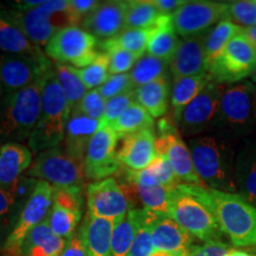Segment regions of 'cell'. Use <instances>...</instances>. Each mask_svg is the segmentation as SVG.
<instances>
[{"label":"cell","mask_w":256,"mask_h":256,"mask_svg":"<svg viewBox=\"0 0 256 256\" xmlns=\"http://www.w3.org/2000/svg\"><path fill=\"white\" fill-rule=\"evenodd\" d=\"M114 220L98 218L87 214L80 226L84 241L87 256H113L112 252V234Z\"/></svg>","instance_id":"obj_27"},{"label":"cell","mask_w":256,"mask_h":256,"mask_svg":"<svg viewBox=\"0 0 256 256\" xmlns=\"http://www.w3.org/2000/svg\"><path fill=\"white\" fill-rule=\"evenodd\" d=\"M0 50L14 55L46 56L40 46L25 36L20 28L10 17L8 11L0 12Z\"/></svg>","instance_id":"obj_29"},{"label":"cell","mask_w":256,"mask_h":256,"mask_svg":"<svg viewBox=\"0 0 256 256\" xmlns=\"http://www.w3.org/2000/svg\"><path fill=\"white\" fill-rule=\"evenodd\" d=\"M249 81H250L252 83H254V84L256 86V66H255V69L252 70L250 78H249Z\"/></svg>","instance_id":"obj_55"},{"label":"cell","mask_w":256,"mask_h":256,"mask_svg":"<svg viewBox=\"0 0 256 256\" xmlns=\"http://www.w3.org/2000/svg\"><path fill=\"white\" fill-rule=\"evenodd\" d=\"M110 127L113 128L120 136H130L142 130H154V119L145 108L134 102Z\"/></svg>","instance_id":"obj_35"},{"label":"cell","mask_w":256,"mask_h":256,"mask_svg":"<svg viewBox=\"0 0 256 256\" xmlns=\"http://www.w3.org/2000/svg\"></svg>","instance_id":"obj_61"},{"label":"cell","mask_w":256,"mask_h":256,"mask_svg":"<svg viewBox=\"0 0 256 256\" xmlns=\"http://www.w3.org/2000/svg\"><path fill=\"white\" fill-rule=\"evenodd\" d=\"M136 104L151 114L153 119L164 116L168 112V101L171 100V89L168 76L156 80L148 84L134 89Z\"/></svg>","instance_id":"obj_30"},{"label":"cell","mask_w":256,"mask_h":256,"mask_svg":"<svg viewBox=\"0 0 256 256\" xmlns=\"http://www.w3.org/2000/svg\"><path fill=\"white\" fill-rule=\"evenodd\" d=\"M224 256H256V252L247 250V249L229 248Z\"/></svg>","instance_id":"obj_52"},{"label":"cell","mask_w":256,"mask_h":256,"mask_svg":"<svg viewBox=\"0 0 256 256\" xmlns=\"http://www.w3.org/2000/svg\"><path fill=\"white\" fill-rule=\"evenodd\" d=\"M55 188L44 180H38L34 192L25 202L14 230L5 242L10 256H22V246L28 234L49 216Z\"/></svg>","instance_id":"obj_12"},{"label":"cell","mask_w":256,"mask_h":256,"mask_svg":"<svg viewBox=\"0 0 256 256\" xmlns=\"http://www.w3.org/2000/svg\"><path fill=\"white\" fill-rule=\"evenodd\" d=\"M100 126V121L92 119L78 110L72 112L66 122L63 148L74 159L84 164L89 142Z\"/></svg>","instance_id":"obj_25"},{"label":"cell","mask_w":256,"mask_h":256,"mask_svg":"<svg viewBox=\"0 0 256 256\" xmlns=\"http://www.w3.org/2000/svg\"><path fill=\"white\" fill-rule=\"evenodd\" d=\"M116 156L122 168L132 171L148 168L158 156L154 130H146L120 136Z\"/></svg>","instance_id":"obj_20"},{"label":"cell","mask_w":256,"mask_h":256,"mask_svg":"<svg viewBox=\"0 0 256 256\" xmlns=\"http://www.w3.org/2000/svg\"><path fill=\"white\" fill-rule=\"evenodd\" d=\"M98 90L107 101L112 98H115V96L124 94V92L134 90L130 72L120 74V75H110L107 81L101 87L98 88Z\"/></svg>","instance_id":"obj_46"},{"label":"cell","mask_w":256,"mask_h":256,"mask_svg":"<svg viewBox=\"0 0 256 256\" xmlns=\"http://www.w3.org/2000/svg\"><path fill=\"white\" fill-rule=\"evenodd\" d=\"M235 174L238 194L256 206V134L238 144Z\"/></svg>","instance_id":"obj_26"},{"label":"cell","mask_w":256,"mask_h":256,"mask_svg":"<svg viewBox=\"0 0 256 256\" xmlns=\"http://www.w3.org/2000/svg\"><path fill=\"white\" fill-rule=\"evenodd\" d=\"M83 188H56L48 222L57 236L69 238L82 220Z\"/></svg>","instance_id":"obj_18"},{"label":"cell","mask_w":256,"mask_h":256,"mask_svg":"<svg viewBox=\"0 0 256 256\" xmlns=\"http://www.w3.org/2000/svg\"><path fill=\"white\" fill-rule=\"evenodd\" d=\"M255 115H256V90H255Z\"/></svg>","instance_id":"obj_56"},{"label":"cell","mask_w":256,"mask_h":256,"mask_svg":"<svg viewBox=\"0 0 256 256\" xmlns=\"http://www.w3.org/2000/svg\"><path fill=\"white\" fill-rule=\"evenodd\" d=\"M224 19H229L242 28H249L256 25V6L254 2H228Z\"/></svg>","instance_id":"obj_41"},{"label":"cell","mask_w":256,"mask_h":256,"mask_svg":"<svg viewBox=\"0 0 256 256\" xmlns=\"http://www.w3.org/2000/svg\"><path fill=\"white\" fill-rule=\"evenodd\" d=\"M54 66L46 56L31 57L6 54L0 57V82L10 94L28 87Z\"/></svg>","instance_id":"obj_17"},{"label":"cell","mask_w":256,"mask_h":256,"mask_svg":"<svg viewBox=\"0 0 256 256\" xmlns=\"http://www.w3.org/2000/svg\"><path fill=\"white\" fill-rule=\"evenodd\" d=\"M136 190L127 179L124 183L114 177L92 182L87 186V214L115 222L136 209Z\"/></svg>","instance_id":"obj_8"},{"label":"cell","mask_w":256,"mask_h":256,"mask_svg":"<svg viewBox=\"0 0 256 256\" xmlns=\"http://www.w3.org/2000/svg\"><path fill=\"white\" fill-rule=\"evenodd\" d=\"M0 150H2V146H0Z\"/></svg>","instance_id":"obj_60"},{"label":"cell","mask_w":256,"mask_h":256,"mask_svg":"<svg viewBox=\"0 0 256 256\" xmlns=\"http://www.w3.org/2000/svg\"><path fill=\"white\" fill-rule=\"evenodd\" d=\"M226 8L228 2H186L171 16L172 24L183 40L200 36L224 19Z\"/></svg>","instance_id":"obj_16"},{"label":"cell","mask_w":256,"mask_h":256,"mask_svg":"<svg viewBox=\"0 0 256 256\" xmlns=\"http://www.w3.org/2000/svg\"><path fill=\"white\" fill-rule=\"evenodd\" d=\"M140 226V209H134L122 218L115 220L112 234L113 256H128Z\"/></svg>","instance_id":"obj_33"},{"label":"cell","mask_w":256,"mask_h":256,"mask_svg":"<svg viewBox=\"0 0 256 256\" xmlns=\"http://www.w3.org/2000/svg\"><path fill=\"white\" fill-rule=\"evenodd\" d=\"M154 252L152 235L146 218V209H140V226L128 256H151Z\"/></svg>","instance_id":"obj_42"},{"label":"cell","mask_w":256,"mask_h":256,"mask_svg":"<svg viewBox=\"0 0 256 256\" xmlns=\"http://www.w3.org/2000/svg\"><path fill=\"white\" fill-rule=\"evenodd\" d=\"M151 256H184L182 254H177V252H164V250H156L152 252Z\"/></svg>","instance_id":"obj_54"},{"label":"cell","mask_w":256,"mask_h":256,"mask_svg":"<svg viewBox=\"0 0 256 256\" xmlns=\"http://www.w3.org/2000/svg\"><path fill=\"white\" fill-rule=\"evenodd\" d=\"M206 34L184 38L179 42L177 50L168 63L170 72L174 81L208 72V58L204 48Z\"/></svg>","instance_id":"obj_22"},{"label":"cell","mask_w":256,"mask_h":256,"mask_svg":"<svg viewBox=\"0 0 256 256\" xmlns=\"http://www.w3.org/2000/svg\"><path fill=\"white\" fill-rule=\"evenodd\" d=\"M136 102L134 98V90L124 92L115 98H112L106 104V110L104 118H102L100 124L101 126H110L115 120H118L130 108V104Z\"/></svg>","instance_id":"obj_43"},{"label":"cell","mask_w":256,"mask_h":256,"mask_svg":"<svg viewBox=\"0 0 256 256\" xmlns=\"http://www.w3.org/2000/svg\"><path fill=\"white\" fill-rule=\"evenodd\" d=\"M179 38L172 24L171 16H162L153 28L146 54L170 63L179 46Z\"/></svg>","instance_id":"obj_31"},{"label":"cell","mask_w":256,"mask_h":256,"mask_svg":"<svg viewBox=\"0 0 256 256\" xmlns=\"http://www.w3.org/2000/svg\"><path fill=\"white\" fill-rule=\"evenodd\" d=\"M188 146L197 174L204 185L218 191L238 194L235 174L238 145L212 133L190 138Z\"/></svg>","instance_id":"obj_1"},{"label":"cell","mask_w":256,"mask_h":256,"mask_svg":"<svg viewBox=\"0 0 256 256\" xmlns=\"http://www.w3.org/2000/svg\"><path fill=\"white\" fill-rule=\"evenodd\" d=\"M228 86L211 81L200 94L191 101L177 121L178 130L183 136L194 138L211 130L216 122L220 98Z\"/></svg>","instance_id":"obj_14"},{"label":"cell","mask_w":256,"mask_h":256,"mask_svg":"<svg viewBox=\"0 0 256 256\" xmlns=\"http://www.w3.org/2000/svg\"><path fill=\"white\" fill-rule=\"evenodd\" d=\"M100 2H96V0H69L70 8L81 22L86 16H88L98 8Z\"/></svg>","instance_id":"obj_50"},{"label":"cell","mask_w":256,"mask_h":256,"mask_svg":"<svg viewBox=\"0 0 256 256\" xmlns=\"http://www.w3.org/2000/svg\"><path fill=\"white\" fill-rule=\"evenodd\" d=\"M152 31L153 28H124L118 36L101 42L100 46L104 50V52L113 49H121L144 56L147 51Z\"/></svg>","instance_id":"obj_34"},{"label":"cell","mask_w":256,"mask_h":256,"mask_svg":"<svg viewBox=\"0 0 256 256\" xmlns=\"http://www.w3.org/2000/svg\"><path fill=\"white\" fill-rule=\"evenodd\" d=\"M254 2H255V6H256V0H254Z\"/></svg>","instance_id":"obj_59"},{"label":"cell","mask_w":256,"mask_h":256,"mask_svg":"<svg viewBox=\"0 0 256 256\" xmlns=\"http://www.w3.org/2000/svg\"><path fill=\"white\" fill-rule=\"evenodd\" d=\"M206 197L223 235L235 248L256 246V206L240 194L206 186Z\"/></svg>","instance_id":"obj_5"},{"label":"cell","mask_w":256,"mask_h":256,"mask_svg":"<svg viewBox=\"0 0 256 256\" xmlns=\"http://www.w3.org/2000/svg\"><path fill=\"white\" fill-rule=\"evenodd\" d=\"M126 12L127 2H101L94 11L83 18V30L95 37L110 40L124 30Z\"/></svg>","instance_id":"obj_21"},{"label":"cell","mask_w":256,"mask_h":256,"mask_svg":"<svg viewBox=\"0 0 256 256\" xmlns=\"http://www.w3.org/2000/svg\"><path fill=\"white\" fill-rule=\"evenodd\" d=\"M243 34L247 36L249 40H252V43L256 46V25L252 28H244V31H243Z\"/></svg>","instance_id":"obj_53"},{"label":"cell","mask_w":256,"mask_h":256,"mask_svg":"<svg viewBox=\"0 0 256 256\" xmlns=\"http://www.w3.org/2000/svg\"><path fill=\"white\" fill-rule=\"evenodd\" d=\"M66 243V238L52 232L46 218L28 234L22 256H62Z\"/></svg>","instance_id":"obj_28"},{"label":"cell","mask_w":256,"mask_h":256,"mask_svg":"<svg viewBox=\"0 0 256 256\" xmlns=\"http://www.w3.org/2000/svg\"><path fill=\"white\" fill-rule=\"evenodd\" d=\"M152 2L159 10L160 14L165 16H172L186 2L185 0H152Z\"/></svg>","instance_id":"obj_51"},{"label":"cell","mask_w":256,"mask_h":256,"mask_svg":"<svg viewBox=\"0 0 256 256\" xmlns=\"http://www.w3.org/2000/svg\"><path fill=\"white\" fill-rule=\"evenodd\" d=\"M156 150L158 154L168 159L179 180L184 184L206 186L194 168L190 148L185 144L178 128L168 120L159 121Z\"/></svg>","instance_id":"obj_13"},{"label":"cell","mask_w":256,"mask_h":256,"mask_svg":"<svg viewBox=\"0 0 256 256\" xmlns=\"http://www.w3.org/2000/svg\"><path fill=\"white\" fill-rule=\"evenodd\" d=\"M2 101H0V110H2Z\"/></svg>","instance_id":"obj_58"},{"label":"cell","mask_w":256,"mask_h":256,"mask_svg":"<svg viewBox=\"0 0 256 256\" xmlns=\"http://www.w3.org/2000/svg\"><path fill=\"white\" fill-rule=\"evenodd\" d=\"M110 57V75H120V74H128L133 69L136 63L142 58V55L130 52L121 49H113L106 51Z\"/></svg>","instance_id":"obj_44"},{"label":"cell","mask_w":256,"mask_h":256,"mask_svg":"<svg viewBox=\"0 0 256 256\" xmlns=\"http://www.w3.org/2000/svg\"><path fill=\"white\" fill-rule=\"evenodd\" d=\"M25 176L48 182L56 188H83L86 182L84 164L60 146L38 153Z\"/></svg>","instance_id":"obj_10"},{"label":"cell","mask_w":256,"mask_h":256,"mask_svg":"<svg viewBox=\"0 0 256 256\" xmlns=\"http://www.w3.org/2000/svg\"><path fill=\"white\" fill-rule=\"evenodd\" d=\"M124 178L132 183L138 200L142 202L144 209L168 215V200L171 190L162 186L148 168L142 171H132L126 168Z\"/></svg>","instance_id":"obj_24"},{"label":"cell","mask_w":256,"mask_h":256,"mask_svg":"<svg viewBox=\"0 0 256 256\" xmlns=\"http://www.w3.org/2000/svg\"><path fill=\"white\" fill-rule=\"evenodd\" d=\"M98 38L82 28L68 26L54 34L46 46V55L56 63L68 64L74 68H84L100 55L96 46Z\"/></svg>","instance_id":"obj_11"},{"label":"cell","mask_w":256,"mask_h":256,"mask_svg":"<svg viewBox=\"0 0 256 256\" xmlns=\"http://www.w3.org/2000/svg\"><path fill=\"white\" fill-rule=\"evenodd\" d=\"M62 256H87V249L80 230H76L69 238H66Z\"/></svg>","instance_id":"obj_49"},{"label":"cell","mask_w":256,"mask_h":256,"mask_svg":"<svg viewBox=\"0 0 256 256\" xmlns=\"http://www.w3.org/2000/svg\"><path fill=\"white\" fill-rule=\"evenodd\" d=\"M162 14L156 8L153 2L147 0H130L127 2L124 28H151L162 19Z\"/></svg>","instance_id":"obj_37"},{"label":"cell","mask_w":256,"mask_h":256,"mask_svg":"<svg viewBox=\"0 0 256 256\" xmlns=\"http://www.w3.org/2000/svg\"><path fill=\"white\" fill-rule=\"evenodd\" d=\"M150 171L156 176V178L158 179L159 183L162 186L168 188V190H172L176 186H178L179 184H182V182L179 180L177 176H176L174 171L172 170L171 165L168 162V159L164 156L158 154L156 159L152 162V165L148 168Z\"/></svg>","instance_id":"obj_47"},{"label":"cell","mask_w":256,"mask_h":256,"mask_svg":"<svg viewBox=\"0 0 256 256\" xmlns=\"http://www.w3.org/2000/svg\"><path fill=\"white\" fill-rule=\"evenodd\" d=\"M229 247L222 241L206 242L202 246H194L188 256H224Z\"/></svg>","instance_id":"obj_48"},{"label":"cell","mask_w":256,"mask_h":256,"mask_svg":"<svg viewBox=\"0 0 256 256\" xmlns=\"http://www.w3.org/2000/svg\"><path fill=\"white\" fill-rule=\"evenodd\" d=\"M168 62L145 54L130 72L134 89L168 76Z\"/></svg>","instance_id":"obj_38"},{"label":"cell","mask_w":256,"mask_h":256,"mask_svg":"<svg viewBox=\"0 0 256 256\" xmlns=\"http://www.w3.org/2000/svg\"><path fill=\"white\" fill-rule=\"evenodd\" d=\"M120 136L110 126H100L89 142L84 156L86 179L104 180L118 174L122 165L118 159Z\"/></svg>","instance_id":"obj_15"},{"label":"cell","mask_w":256,"mask_h":256,"mask_svg":"<svg viewBox=\"0 0 256 256\" xmlns=\"http://www.w3.org/2000/svg\"><path fill=\"white\" fill-rule=\"evenodd\" d=\"M46 74L28 87L8 94L2 102L0 140L5 139L8 142L28 140L40 118L42 92Z\"/></svg>","instance_id":"obj_6"},{"label":"cell","mask_w":256,"mask_h":256,"mask_svg":"<svg viewBox=\"0 0 256 256\" xmlns=\"http://www.w3.org/2000/svg\"><path fill=\"white\" fill-rule=\"evenodd\" d=\"M255 66L256 46L242 32L210 60L208 74L214 82L230 86L248 80Z\"/></svg>","instance_id":"obj_9"},{"label":"cell","mask_w":256,"mask_h":256,"mask_svg":"<svg viewBox=\"0 0 256 256\" xmlns=\"http://www.w3.org/2000/svg\"><path fill=\"white\" fill-rule=\"evenodd\" d=\"M2 82H0V94H2Z\"/></svg>","instance_id":"obj_57"},{"label":"cell","mask_w":256,"mask_h":256,"mask_svg":"<svg viewBox=\"0 0 256 256\" xmlns=\"http://www.w3.org/2000/svg\"><path fill=\"white\" fill-rule=\"evenodd\" d=\"M256 86L249 80L230 84L220 98V110L214 124L215 133L238 145L256 134Z\"/></svg>","instance_id":"obj_3"},{"label":"cell","mask_w":256,"mask_h":256,"mask_svg":"<svg viewBox=\"0 0 256 256\" xmlns=\"http://www.w3.org/2000/svg\"><path fill=\"white\" fill-rule=\"evenodd\" d=\"M69 116L68 100L52 68L48 72L43 86L40 121L28 140L31 152L38 154L46 150L58 147L64 140Z\"/></svg>","instance_id":"obj_4"},{"label":"cell","mask_w":256,"mask_h":256,"mask_svg":"<svg viewBox=\"0 0 256 256\" xmlns=\"http://www.w3.org/2000/svg\"><path fill=\"white\" fill-rule=\"evenodd\" d=\"M211 81L212 80L208 72L176 80L171 89V106L176 122L179 120L185 107L194 101Z\"/></svg>","instance_id":"obj_32"},{"label":"cell","mask_w":256,"mask_h":256,"mask_svg":"<svg viewBox=\"0 0 256 256\" xmlns=\"http://www.w3.org/2000/svg\"><path fill=\"white\" fill-rule=\"evenodd\" d=\"M168 216L204 243L220 241L223 234L206 197V186L179 184L170 191Z\"/></svg>","instance_id":"obj_2"},{"label":"cell","mask_w":256,"mask_h":256,"mask_svg":"<svg viewBox=\"0 0 256 256\" xmlns=\"http://www.w3.org/2000/svg\"><path fill=\"white\" fill-rule=\"evenodd\" d=\"M243 30L244 28L234 24L229 19H222L220 23H217L215 26L209 30V32H206L204 48H206L208 66H209L210 60L218 56L224 48L230 43V40L242 34Z\"/></svg>","instance_id":"obj_36"},{"label":"cell","mask_w":256,"mask_h":256,"mask_svg":"<svg viewBox=\"0 0 256 256\" xmlns=\"http://www.w3.org/2000/svg\"><path fill=\"white\" fill-rule=\"evenodd\" d=\"M31 165L32 152L28 147L19 142L4 144L0 150V188L14 197L19 179Z\"/></svg>","instance_id":"obj_23"},{"label":"cell","mask_w":256,"mask_h":256,"mask_svg":"<svg viewBox=\"0 0 256 256\" xmlns=\"http://www.w3.org/2000/svg\"><path fill=\"white\" fill-rule=\"evenodd\" d=\"M55 72L58 78L60 87H62L66 100H68L70 113L78 108L81 104L86 94L89 92L87 87L83 84V82L74 72V68L68 64H55Z\"/></svg>","instance_id":"obj_39"},{"label":"cell","mask_w":256,"mask_h":256,"mask_svg":"<svg viewBox=\"0 0 256 256\" xmlns=\"http://www.w3.org/2000/svg\"><path fill=\"white\" fill-rule=\"evenodd\" d=\"M74 68V66H72ZM74 72L78 76L83 84L88 90L98 89L107 81L110 76V57L106 52H100L94 62L84 68H74Z\"/></svg>","instance_id":"obj_40"},{"label":"cell","mask_w":256,"mask_h":256,"mask_svg":"<svg viewBox=\"0 0 256 256\" xmlns=\"http://www.w3.org/2000/svg\"><path fill=\"white\" fill-rule=\"evenodd\" d=\"M146 218L156 250L177 252L188 256L194 247V238L185 232L166 214L153 212L146 209Z\"/></svg>","instance_id":"obj_19"},{"label":"cell","mask_w":256,"mask_h":256,"mask_svg":"<svg viewBox=\"0 0 256 256\" xmlns=\"http://www.w3.org/2000/svg\"><path fill=\"white\" fill-rule=\"evenodd\" d=\"M106 104H107V100L100 94V92L98 89H92L86 94L81 104L78 106L75 110L87 115L92 119L101 121L104 114Z\"/></svg>","instance_id":"obj_45"},{"label":"cell","mask_w":256,"mask_h":256,"mask_svg":"<svg viewBox=\"0 0 256 256\" xmlns=\"http://www.w3.org/2000/svg\"><path fill=\"white\" fill-rule=\"evenodd\" d=\"M25 36L38 46H46L54 34L64 28L78 26L82 22L70 8L69 0H46L30 11H8Z\"/></svg>","instance_id":"obj_7"}]
</instances>
